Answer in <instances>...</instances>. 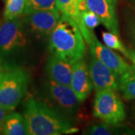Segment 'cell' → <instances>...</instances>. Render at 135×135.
Returning <instances> with one entry per match:
<instances>
[{
	"mask_svg": "<svg viewBox=\"0 0 135 135\" xmlns=\"http://www.w3.org/2000/svg\"><path fill=\"white\" fill-rule=\"evenodd\" d=\"M23 116L29 135H59L77 131L71 118L34 98L25 102Z\"/></svg>",
	"mask_w": 135,
	"mask_h": 135,
	"instance_id": "obj_1",
	"label": "cell"
},
{
	"mask_svg": "<svg viewBox=\"0 0 135 135\" xmlns=\"http://www.w3.org/2000/svg\"><path fill=\"white\" fill-rule=\"evenodd\" d=\"M48 50L51 55L74 63L86 54V41L76 23L61 14L60 19L48 37Z\"/></svg>",
	"mask_w": 135,
	"mask_h": 135,
	"instance_id": "obj_2",
	"label": "cell"
},
{
	"mask_svg": "<svg viewBox=\"0 0 135 135\" xmlns=\"http://www.w3.org/2000/svg\"><path fill=\"white\" fill-rule=\"evenodd\" d=\"M23 20H0V63L23 53L29 40Z\"/></svg>",
	"mask_w": 135,
	"mask_h": 135,
	"instance_id": "obj_3",
	"label": "cell"
},
{
	"mask_svg": "<svg viewBox=\"0 0 135 135\" xmlns=\"http://www.w3.org/2000/svg\"><path fill=\"white\" fill-rule=\"evenodd\" d=\"M29 72L20 67H9L0 83V104L7 112L19 105L29 85Z\"/></svg>",
	"mask_w": 135,
	"mask_h": 135,
	"instance_id": "obj_4",
	"label": "cell"
},
{
	"mask_svg": "<svg viewBox=\"0 0 135 135\" xmlns=\"http://www.w3.org/2000/svg\"><path fill=\"white\" fill-rule=\"evenodd\" d=\"M93 115L112 126H119L125 120V107L116 90L96 91L93 104Z\"/></svg>",
	"mask_w": 135,
	"mask_h": 135,
	"instance_id": "obj_5",
	"label": "cell"
},
{
	"mask_svg": "<svg viewBox=\"0 0 135 135\" xmlns=\"http://www.w3.org/2000/svg\"><path fill=\"white\" fill-rule=\"evenodd\" d=\"M44 91L50 106L71 118L77 113L81 101L70 86H65L47 78L44 83Z\"/></svg>",
	"mask_w": 135,
	"mask_h": 135,
	"instance_id": "obj_6",
	"label": "cell"
},
{
	"mask_svg": "<svg viewBox=\"0 0 135 135\" xmlns=\"http://www.w3.org/2000/svg\"><path fill=\"white\" fill-rule=\"evenodd\" d=\"M60 12L57 8L37 11L25 15L24 23L27 30L38 37H49L60 19Z\"/></svg>",
	"mask_w": 135,
	"mask_h": 135,
	"instance_id": "obj_7",
	"label": "cell"
},
{
	"mask_svg": "<svg viewBox=\"0 0 135 135\" xmlns=\"http://www.w3.org/2000/svg\"><path fill=\"white\" fill-rule=\"evenodd\" d=\"M88 68L92 87L96 91L119 89V75L97 57L92 55Z\"/></svg>",
	"mask_w": 135,
	"mask_h": 135,
	"instance_id": "obj_8",
	"label": "cell"
},
{
	"mask_svg": "<svg viewBox=\"0 0 135 135\" xmlns=\"http://www.w3.org/2000/svg\"><path fill=\"white\" fill-rule=\"evenodd\" d=\"M89 47L92 56L101 60L117 75L121 76L131 68V65L126 62L125 59L114 52L113 49L102 44L95 34L92 35V41Z\"/></svg>",
	"mask_w": 135,
	"mask_h": 135,
	"instance_id": "obj_9",
	"label": "cell"
},
{
	"mask_svg": "<svg viewBox=\"0 0 135 135\" xmlns=\"http://www.w3.org/2000/svg\"><path fill=\"white\" fill-rule=\"evenodd\" d=\"M116 0H86L87 8L98 17L101 23L111 32L119 35Z\"/></svg>",
	"mask_w": 135,
	"mask_h": 135,
	"instance_id": "obj_10",
	"label": "cell"
},
{
	"mask_svg": "<svg viewBox=\"0 0 135 135\" xmlns=\"http://www.w3.org/2000/svg\"><path fill=\"white\" fill-rule=\"evenodd\" d=\"M79 100L83 101L92 91V84L89 72V68L82 59L73 64L71 85Z\"/></svg>",
	"mask_w": 135,
	"mask_h": 135,
	"instance_id": "obj_11",
	"label": "cell"
},
{
	"mask_svg": "<svg viewBox=\"0 0 135 135\" xmlns=\"http://www.w3.org/2000/svg\"><path fill=\"white\" fill-rule=\"evenodd\" d=\"M73 64L56 56L51 55L47 59L45 67L47 77L53 82L65 86H70Z\"/></svg>",
	"mask_w": 135,
	"mask_h": 135,
	"instance_id": "obj_12",
	"label": "cell"
},
{
	"mask_svg": "<svg viewBox=\"0 0 135 135\" xmlns=\"http://www.w3.org/2000/svg\"><path fill=\"white\" fill-rule=\"evenodd\" d=\"M80 0H56V5L61 14L69 17L76 23L82 33L83 38L88 46L91 43L93 32L86 29L83 22L81 11L80 9Z\"/></svg>",
	"mask_w": 135,
	"mask_h": 135,
	"instance_id": "obj_13",
	"label": "cell"
},
{
	"mask_svg": "<svg viewBox=\"0 0 135 135\" xmlns=\"http://www.w3.org/2000/svg\"><path fill=\"white\" fill-rule=\"evenodd\" d=\"M2 134L5 135L29 134L23 115L15 112L7 114L3 124Z\"/></svg>",
	"mask_w": 135,
	"mask_h": 135,
	"instance_id": "obj_14",
	"label": "cell"
},
{
	"mask_svg": "<svg viewBox=\"0 0 135 135\" xmlns=\"http://www.w3.org/2000/svg\"><path fill=\"white\" fill-rule=\"evenodd\" d=\"M119 89L126 100H135V71L131 67L119 79Z\"/></svg>",
	"mask_w": 135,
	"mask_h": 135,
	"instance_id": "obj_15",
	"label": "cell"
},
{
	"mask_svg": "<svg viewBox=\"0 0 135 135\" xmlns=\"http://www.w3.org/2000/svg\"><path fill=\"white\" fill-rule=\"evenodd\" d=\"M26 0H6L3 13V19L19 18L24 13Z\"/></svg>",
	"mask_w": 135,
	"mask_h": 135,
	"instance_id": "obj_16",
	"label": "cell"
},
{
	"mask_svg": "<svg viewBox=\"0 0 135 135\" xmlns=\"http://www.w3.org/2000/svg\"><path fill=\"white\" fill-rule=\"evenodd\" d=\"M102 39L107 47L119 51L127 58L129 56V50L126 48V46L122 42L119 37V35L111 32H103Z\"/></svg>",
	"mask_w": 135,
	"mask_h": 135,
	"instance_id": "obj_17",
	"label": "cell"
},
{
	"mask_svg": "<svg viewBox=\"0 0 135 135\" xmlns=\"http://www.w3.org/2000/svg\"><path fill=\"white\" fill-rule=\"evenodd\" d=\"M56 0H26L23 15H26L37 11L56 9Z\"/></svg>",
	"mask_w": 135,
	"mask_h": 135,
	"instance_id": "obj_18",
	"label": "cell"
},
{
	"mask_svg": "<svg viewBox=\"0 0 135 135\" xmlns=\"http://www.w3.org/2000/svg\"><path fill=\"white\" fill-rule=\"evenodd\" d=\"M119 131L117 130V126L109 125L107 123L93 125L86 130L83 131V134L89 135H110L118 134Z\"/></svg>",
	"mask_w": 135,
	"mask_h": 135,
	"instance_id": "obj_19",
	"label": "cell"
},
{
	"mask_svg": "<svg viewBox=\"0 0 135 135\" xmlns=\"http://www.w3.org/2000/svg\"><path fill=\"white\" fill-rule=\"evenodd\" d=\"M81 15L83 23L86 29L90 32H92L93 29H95L101 23L98 17L90 10L86 9L83 11L81 13Z\"/></svg>",
	"mask_w": 135,
	"mask_h": 135,
	"instance_id": "obj_20",
	"label": "cell"
},
{
	"mask_svg": "<svg viewBox=\"0 0 135 135\" xmlns=\"http://www.w3.org/2000/svg\"><path fill=\"white\" fill-rule=\"evenodd\" d=\"M127 32L131 41V44L135 50V15L130 17L128 20Z\"/></svg>",
	"mask_w": 135,
	"mask_h": 135,
	"instance_id": "obj_21",
	"label": "cell"
},
{
	"mask_svg": "<svg viewBox=\"0 0 135 135\" xmlns=\"http://www.w3.org/2000/svg\"><path fill=\"white\" fill-rule=\"evenodd\" d=\"M6 112L7 111L5 110V108L0 104V132H2L3 124H4L5 118L6 116Z\"/></svg>",
	"mask_w": 135,
	"mask_h": 135,
	"instance_id": "obj_22",
	"label": "cell"
},
{
	"mask_svg": "<svg viewBox=\"0 0 135 135\" xmlns=\"http://www.w3.org/2000/svg\"><path fill=\"white\" fill-rule=\"evenodd\" d=\"M128 59H130L132 62L131 67L133 68V70L135 71V50L134 49H131L129 50V56H128Z\"/></svg>",
	"mask_w": 135,
	"mask_h": 135,
	"instance_id": "obj_23",
	"label": "cell"
},
{
	"mask_svg": "<svg viewBox=\"0 0 135 135\" xmlns=\"http://www.w3.org/2000/svg\"><path fill=\"white\" fill-rule=\"evenodd\" d=\"M3 74H4V72H3L2 71L0 70V83H1V80H2V76H3Z\"/></svg>",
	"mask_w": 135,
	"mask_h": 135,
	"instance_id": "obj_24",
	"label": "cell"
},
{
	"mask_svg": "<svg viewBox=\"0 0 135 135\" xmlns=\"http://www.w3.org/2000/svg\"><path fill=\"white\" fill-rule=\"evenodd\" d=\"M133 1H134V2H135V0H133Z\"/></svg>",
	"mask_w": 135,
	"mask_h": 135,
	"instance_id": "obj_25",
	"label": "cell"
}]
</instances>
